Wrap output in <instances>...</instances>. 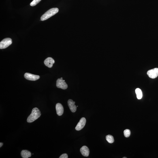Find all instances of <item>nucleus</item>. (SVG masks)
I'll list each match as a JSON object with an SVG mask.
<instances>
[{
	"label": "nucleus",
	"instance_id": "10",
	"mask_svg": "<svg viewBox=\"0 0 158 158\" xmlns=\"http://www.w3.org/2000/svg\"><path fill=\"white\" fill-rule=\"evenodd\" d=\"M75 102L73 101L72 100L69 99L68 101V104L71 111L73 112H74L76 111L77 107L75 105Z\"/></svg>",
	"mask_w": 158,
	"mask_h": 158
},
{
	"label": "nucleus",
	"instance_id": "16",
	"mask_svg": "<svg viewBox=\"0 0 158 158\" xmlns=\"http://www.w3.org/2000/svg\"><path fill=\"white\" fill-rule=\"evenodd\" d=\"M41 0H33L30 3V5L31 6H34L38 3Z\"/></svg>",
	"mask_w": 158,
	"mask_h": 158
},
{
	"label": "nucleus",
	"instance_id": "8",
	"mask_svg": "<svg viewBox=\"0 0 158 158\" xmlns=\"http://www.w3.org/2000/svg\"><path fill=\"white\" fill-rule=\"evenodd\" d=\"M55 61L52 58L50 57H48L45 60L44 63L47 67L51 68L53 66Z\"/></svg>",
	"mask_w": 158,
	"mask_h": 158
},
{
	"label": "nucleus",
	"instance_id": "15",
	"mask_svg": "<svg viewBox=\"0 0 158 158\" xmlns=\"http://www.w3.org/2000/svg\"><path fill=\"white\" fill-rule=\"evenodd\" d=\"M124 136L126 137L127 138L129 137L131 134L130 131L128 129H125L124 131Z\"/></svg>",
	"mask_w": 158,
	"mask_h": 158
},
{
	"label": "nucleus",
	"instance_id": "18",
	"mask_svg": "<svg viewBox=\"0 0 158 158\" xmlns=\"http://www.w3.org/2000/svg\"><path fill=\"white\" fill-rule=\"evenodd\" d=\"M3 144L2 143H0V147H1L3 146Z\"/></svg>",
	"mask_w": 158,
	"mask_h": 158
},
{
	"label": "nucleus",
	"instance_id": "12",
	"mask_svg": "<svg viewBox=\"0 0 158 158\" xmlns=\"http://www.w3.org/2000/svg\"><path fill=\"white\" fill-rule=\"evenodd\" d=\"M21 154L22 157L23 158H28L31 157V152L26 150H22Z\"/></svg>",
	"mask_w": 158,
	"mask_h": 158
},
{
	"label": "nucleus",
	"instance_id": "3",
	"mask_svg": "<svg viewBox=\"0 0 158 158\" xmlns=\"http://www.w3.org/2000/svg\"><path fill=\"white\" fill-rule=\"evenodd\" d=\"M12 39L9 38H7L4 39L0 43V49L6 48L12 44Z\"/></svg>",
	"mask_w": 158,
	"mask_h": 158
},
{
	"label": "nucleus",
	"instance_id": "7",
	"mask_svg": "<svg viewBox=\"0 0 158 158\" xmlns=\"http://www.w3.org/2000/svg\"><path fill=\"white\" fill-rule=\"evenodd\" d=\"M86 120L85 118L83 117L81 118L80 122L76 126L75 129L77 131H80L83 129L86 125Z\"/></svg>",
	"mask_w": 158,
	"mask_h": 158
},
{
	"label": "nucleus",
	"instance_id": "1",
	"mask_svg": "<svg viewBox=\"0 0 158 158\" xmlns=\"http://www.w3.org/2000/svg\"><path fill=\"white\" fill-rule=\"evenodd\" d=\"M41 115L40 111L39 109L35 108L33 109L31 114L28 116L27 122L28 123H32L38 118Z\"/></svg>",
	"mask_w": 158,
	"mask_h": 158
},
{
	"label": "nucleus",
	"instance_id": "5",
	"mask_svg": "<svg viewBox=\"0 0 158 158\" xmlns=\"http://www.w3.org/2000/svg\"><path fill=\"white\" fill-rule=\"evenodd\" d=\"M24 77L26 80L32 81H35L38 80L40 78L38 75H35L26 73L24 75Z\"/></svg>",
	"mask_w": 158,
	"mask_h": 158
},
{
	"label": "nucleus",
	"instance_id": "9",
	"mask_svg": "<svg viewBox=\"0 0 158 158\" xmlns=\"http://www.w3.org/2000/svg\"><path fill=\"white\" fill-rule=\"evenodd\" d=\"M56 109L57 113L58 116H61L63 114L64 108L63 105L60 103H57L56 105Z\"/></svg>",
	"mask_w": 158,
	"mask_h": 158
},
{
	"label": "nucleus",
	"instance_id": "20",
	"mask_svg": "<svg viewBox=\"0 0 158 158\" xmlns=\"http://www.w3.org/2000/svg\"><path fill=\"white\" fill-rule=\"evenodd\" d=\"M61 79H63V78H62V77H61Z\"/></svg>",
	"mask_w": 158,
	"mask_h": 158
},
{
	"label": "nucleus",
	"instance_id": "17",
	"mask_svg": "<svg viewBox=\"0 0 158 158\" xmlns=\"http://www.w3.org/2000/svg\"><path fill=\"white\" fill-rule=\"evenodd\" d=\"M68 156L67 154L65 153L62 154L59 157L60 158H67Z\"/></svg>",
	"mask_w": 158,
	"mask_h": 158
},
{
	"label": "nucleus",
	"instance_id": "14",
	"mask_svg": "<svg viewBox=\"0 0 158 158\" xmlns=\"http://www.w3.org/2000/svg\"><path fill=\"white\" fill-rule=\"evenodd\" d=\"M106 140L110 144H112L114 142V137L112 135H109L106 137Z\"/></svg>",
	"mask_w": 158,
	"mask_h": 158
},
{
	"label": "nucleus",
	"instance_id": "4",
	"mask_svg": "<svg viewBox=\"0 0 158 158\" xmlns=\"http://www.w3.org/2000/svg\"><path fill=\"white\" fill-rule=\"evenodd\" d=\"M56 86L58 88L65 90L67 89L68 88V85L65 82V80L63 79L58 78L56 82Z\"/></svg>",
	"mask_w": 158,
	"mask_h": 158
},
{
	"label": "nucleus",
	"instance_id": "11",
	"mask_svg": "<svg viewBox=\"0 0 158 158\" xmlns=\"http://www.w3.org/2000/svg\"><path fill=\"white\" fill-rule=\"evenodd\" d=\"M80 152L82 155L85 157H88L89 154V150L87 147L84 146L80 149Z\"/></svg>",
	"mask_w": 158,
	"mask_h": 158
},
{
	"label": "nucleus",
	"instance_id": "19",
	"mask_svg": "<svg viewBox=\"0 0 158 158\" xmlns=\"http://www.w3.org/2000/svg\"><path fill=\"white\" fill-rule=\"evenodd\" d=\"M127 158V157H123V158Z\"/></svg>",
	"mask_w": 158,
	"mask_h": 158
},
{
	"label": "nucleus",
	"instance_id": "2",
	"mask_svg": "<svg viewBox=\"0 0 158 158\" xmlns=\"http://www.w3.org/2000/svg\"><path fill=\"white\" fill-rule=\"evenodd\" d=\"M59 12V9L57 8H52L49 10L43 15L41 17L42 21L46 20L51 17Z\"/></svg>",
	"mask_w": 158,
	"mask_h": 158
},
{
	"label": "nucleus",
	"instance_id": "13",
	"mask_svg": "<svg viewBox=\"0 0 158 158\" xmlns=\"http://www.w3.org/2000/svg\"><path fill=\"white\" fill-rule=\"evenodd\" d=\"M135 92L137 95V98L138 99H140L142 97V93L141 90L139 88H137L135 90Z\"/></svg>",
	"mask_w": 158,
	"mask_h": 158
},
{
	"label": "nucleus",
	"instance_id": "6",
	"mask_svg": "<svg viewBox=\"0 0 158 158\" xmlns=\"http://www.w3.org/2000/svg\"><path fill=\"white\" fill-rule=\"evenodd\" d=\"M147 74L150 78H155L158 76V68H155L148 71Z\"/></svg>",
	"mask_w": 158,
	"mask_h": 158
}]
</instances>
